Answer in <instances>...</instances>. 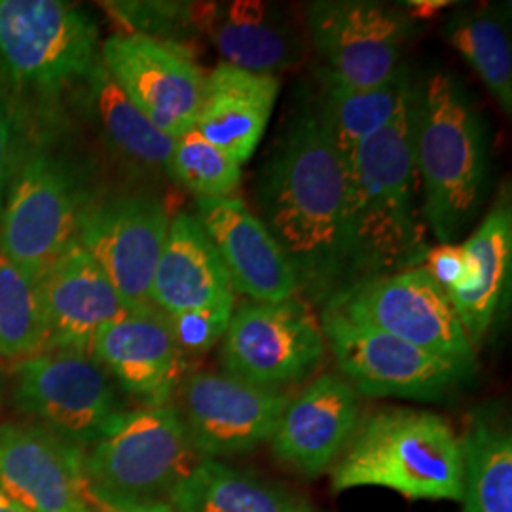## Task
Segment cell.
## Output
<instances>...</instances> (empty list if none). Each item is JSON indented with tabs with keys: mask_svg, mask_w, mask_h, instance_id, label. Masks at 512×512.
Returning <instances> with one entry per match:
<instances>
[{
	"mask_svg": "<svg viewBox=\"0 0 512 512\" xmlns=\"http://www.w3.org/2000/svg\"><path fill=\"white\" fill-rule=\"evenodd\" d=\"M262 224L293 266L298 293L327 306L355 285L346 169L306 93L260 173Z\"/></svg>",
	"mask_w": 512,
	"mask_h": 512,
	"instance_id": "obj_1",
	"label": "cell"
},
{
	"mask_svg": "<svg viewBox=\"0 0 512 512\" xmlns=\"http://www.w3.org/2000/svg\"><path fill=\"white\" fill-rule=\"evenodd\" d=\"M416 92L344 167L355 285L418 268L429 251L416 213Z\"/></svg>",
	"mask_w": 512,
	"mask_h": 512,
	"instance_id": "obj_2",
	"label": "cell"
},
{
	"mask_svg": "<svg viewBox=\"0 0 512 512\" xmlns=\"http://www.w3.org/2000/svg\"><path fill=\"white\" fill-rule=\"evenodd\" d=\"M416 165L423 220L439 243H454L484 200L488 131L452 73L435 71L416 92Z\"/></svg>",
	"mask_w": 512,
	"mask_h": 512,
	"instance_id": "obj_3",
	"label": "cell"
},
{
	"mask_svg": "<svg viewBox=\"0 0 512 512\" xmlns=\"http://www.w3.org/2000/svg\"><path fill=\"white\" fill-rule=\"evenodd\" d=\"M329 473L334 494L368 486L387 488L408 499L461 501V439L439 414L382 408L361 418Z\"/></svg>",
	"mask_w": 512,
	"mask_h": 512,
	"instance_id": "obj_4",
	"label": "cell"
},
{
	"mask_svg": "<svg viewBox=\"0 0 512 512\" xmlns=\"http://www.w3.org/2000/svg\"><path fill=\"white\" fill-rule=\"evenodd\" d=\"M177 406L118 414L84 454V475L101 511L167 503L202 461Z\"/></svg>",
	"mask_w": 512,
	"mask_h": 512,
	"instance_id": "obj_5",
	"label": "cell"
},
{
	"mask_svg": "<svg viewBox=\"0 0 512 512\" xmlns=\"http://www.w3.org/2000/svg\"><path fill=\"white\" fill-rule=\"evenodd\" d=\"M101 61L99 27L65 0H0V86L55 95Z\"/></svg>",
	"mask_w": 512,
	"mask_h": 512,
	"instance_id": "obj_6",
	"label": "cell"
},
{
	"mask_svg": "<svg viewBox=\"0 0 512 512\" xmlns=\"http://www.w3.org/2000/svg\"><path fill=\"white\" fill-rule=\"evenodd\" d=\"M93 196L76 165L52 148L23 156L0 213V253L37 279L65 255Z\"/></svg>",
	"mask_w": 512,
	"mask_h": 512,
	"instance_id": "obj_7",
	"label": "cell"
},
{
	"mask_svg": "<svg viewBox=\"0 0 512 512\" xmlns=\"http://www.w3.org/2000/svg\"><path fill=\"white\" fill-rule=\"evenodd\" d=\"M14 404L61 439L88 450L124 412L114 380L88 351L54 349L14 368Z\"/></svg>",
	"mask_w": 512,
	"mask_h": 512,
	"instance_id": "obj_8",
	"label": "cell"
},
{
	"mask_svg": "<svg viewBox=\"0 0 512 512\" xmlns=\"http://www.w3.org/2000/svg\"><path fill=\"white\" fill-rule=\"evenodd\" d=\"M321 327L344 380L365 397L439 401L475 374V365L416 348L325 308Z\"/></svg>",
	"mask_w": 512,
	"mask_h": 512,
	"instance_id": "obj_9",
	"label": "cell"
},
{
	"mask_svg": "<svg viewBox=\"0 0 512 512\" xmlns=\"http://www.w3.org/2000/svg\"><path fill=\"white\" fill-rule=\"evenodd\" d=\"M325 308L429 353L475 365L476 348L458 313L423 266L359 281Z\"/></svg>",
	"mask_w": 512,
	"mask_h": 512,
	"instance_id": "obj_10",
	"label": "cell"
},
{
	"mask_svg": "<svg viewBox=\"0 0 512 512\" xmlns=\"http://www.w3.org/2000/svg\"><path fill=\"white\" fill-rule=\"evenodd\" d=\"M327 340L321 321L300 298L251 302L232 313L220 365L243 382L281 389L306 380L321 365Z\"/></svg>",
	"mask_w": 512,
	"mask_h": 512,
	"instance_id": "obj_11",
	"label": "cell"
},
{
	"mask_svg": "<svg viewBox=\"0 0 512 512\" xmlns=\"http://www.w3.org/2000/svg\"><path fill=\"white\" fill-rule=\"evenodd\" d=\"M306 21L323 80L346 88H374L395 76L414 23L403 8L372 0L310 2Z\"/></svg>",
	"mask_w": 512,
	"mask_h": 512,
	"instance_id": "obj_12",
	"label": "cell"
},
{
	"mask_svg": "<svg viewBox=\"0 0 512 512\" xmlns=\"http://www.w3.org/2000/svg\"><path fill=\"white\" fill-rule=\"evenodd\" d=\"M169 220L164 203L150 194L92 198L80 217L76 245L109 277L129 310L150 304Z\"/></svg>",
	"mask_w": 512,
	"mask_h": 512,
	"instance_id": "obj_13",
	"label": "cell"
},
{
	"mask_svg": "<svg viewBox=\"0 0 512 512\" xmlns=\"http://www.w3.org/2000/svg\"><path fill=\"white\" fill-rule=\"evenodd\" d=\"M177 391L188 437L205 459L245 456L270 442L291 401L281 389L209 370L186 374Z\"/></svg>",
	"mask_w": 512,
	"mask_h": 512,
	"instance_id": "obj_14",
	"label": "cell"
},
{
	"mask_svg": "<svg viewBox=\"0 0 512 512\" xmlns=\"http://www.w3.org/2000/svg\"><path fill=\"white\" fill-rule=\"evenodd\" d=\"M101 61L131 103L169 137L177 139L196 126L205 74L190 52L118 33L101 44Z\"/></svg>",
	"mask_w": 512,
	"mask_h": 512,
	"instance_id": "obj_15",
	"label": "cell"
},
{
	"mask_svg": "<svg viewBox=\"0 0 512 512\" xmlns=\"http://www.w3.org/2000/svg\"><path fill=\"white\" fill-rule=\"evenodd\" d=\"M84 454L37 423H4L0 492L27 512H105L88 490Z\"/></svg>",
	"mask_w": 512,
	"mask_h": 512,
	"instance_id": "obj_16",
	"label": "cell"
},
{
	"mask_svg": "<svg viewBox=\"0 0 512 512\" xmlns=\"http://www.w3.org/2000/svg\"><path fill=\"white\" fill-rule=\"evenodd\" d=\"M92 355L141 406L171 403L186 376V359L169 319L152 304L131 308L99 330Z\"/></svg>",
	"mask_w": 512,
	"mask_h": 512,
	"instance_id": "obj_17",
	"label": "cell"
},
{
	"mask_svg": "<svg viewBox=\"0 0 512 512\" xmlns=\"http://www.w3.org/2000/svg\"><path fill=\"white\" fill-rule=\"evenodd\" d=\"M361 421V399L342 376L323 374L291 399L270 448L298 475L315 478L332 469Z\"/></svg>",
	"mask_w": 512,
	"mask_h": 512,
	"instance_id": "obj_18",
	"label": "cell"
},
{
	"mask_svg": "<svg viewBox=\"0 0 512 512\" xmlns=\"http://www.w3.org/2000/svg\"><path fill=\"white\" fill-rule=\"evenodd\" d=\"M196 219L213 241L238 293L266 304L298 293L291 262L262 220L239 198L196 200Z\"/></svg>",
	"mask_w": 512,
	"mask_h": 512,
	"instance_id": "obj_19",
	"label": "cell"
},
{
	"mask_svg": "<svg viewBox=\"0 0 512 512\" xmlns=\"http://www.w3.org/2000/svg\"><path fill=\"white\" fill-rule=\"evenodd\" d=\"M44 351L92 353L93 338L129 310L109 277L76 243L37 277Z\"/></svg>",
	"mask_w": 512,
	"mask_h": 512,
	"instance_id": "obj_20",
	"label": "cell"
},
{
	"mask_svg": "<svg viewBox=\"0 0 512 512\" xmlns=\"http://www.w3.org/2000/svg\"><path fill=\"white\" fill-rule=\"evenodd\" d=\"M279 93L270 74L247 73L220 63L205 76L196 126L203 137L243 165L268 128Z\"/></svg>",
	"mask_w": 512,
	"mask_h": 512,
	"instance_id": "obj_21",
	"label": "cell"
},
{
	"mask_svg": "<svg viewBox=\"0 0 512 512\" xmlns=\"http://www.w3.org/2000/svg\"><path fill=\"white\" fill-rule=\"evenodd\" d=\"M234 287L200 220L177 213L169 220L164 249L150 287V304L165 315L232 300Z\"/></svg>",
	"mask_w": 512,
	"mask_h": 512,
	"instance_id": "obj_22",
	"label": "cell"
},
{
	"mask_svg": "<svg viewBox=\"0 0 512 512\" xmlns=\"http://www.w3.org/2000/svg\"><path fill=\"white\" fill-rule=\"evenodd\" d=\"M467 272L463 281L446 296L473 346H480L505 310L511 291L512 209L507 198L478 224L463 243Z\"/></svg>",
	"mask_w": 512,
	"mask_h": 512,
	"instance_id": "obj_23",
	"label": "cell"
},
{
	"mask_svg": "<svg viewBox=\"0 0 512 512\" xmlns=\"http://www.w3.org/2000/svg\"><path fill=\"white\" fill-rule=\"evenodd\" d=\"M205 37L222 63L247 73L275 76L298 65L306 52L298 29L281 10L256 0L213 2Z\"/></svg>",
	"mask_w": 512,
	"mask_h": 512,
	"instance_id": "obj_24",
	"label": "cell"
},
{
	"mask_svg": "<svg viewBox=\"0 0 512 512\" xmlns=\"http://www.w3.org/2000/svg\"><path fill=\"white\" fill-rule=\"evenodd\" d=\"M167 505L175 512H319L279 484L205 458L173 490Z\"/></svg>",
	"mask_w": 512,
	"mask_h": 512,
	"instance_id": "obj_25",
	"label": "cell"
},
{
	"mask_svg": "<svg viewBox=\"0 0 512 512\" xmlns=\"http://www.w3.org/2000/svg\"><path fill=\"white\" fill-rule=\"evenodd\" d=\"M82 88L107 145L120 158L145 169L167 171L175 139L156 128L139 107L131 103L128 95L112 80L103 61H99L82 82Z\"/></svg>",
	"mask_w": 512,
	"mask_h": 512,
	"instance_id": "obj_26",
	"label": "cell"
},
{
	"mask_svg": "<svg viewBox=\"0 0 512 512\" xmlns=\"http://www.w3.org/2000/svg\"><path fill=\"white\" fill-rule=\"evenodd\" d=\"M317 107L330 141L344 167L370 135L395 116L404 97L414 90L410 71L401 67L395 76L374 88H346L321 78Z\"/></svg>",
	"mask_w": 512,
	"mask_h": 512,
	"instance_id": "obj_27",
	"label": "cell"
},
{
	"mask_svg": "<svg viewBox=\"0 0 512 512\" xmlns=\"http://www.w3.org/2000/svg\"><path fill=\"white\" fill-rule=\"evenodd\" d=\"M463 512H512V437L494 412H475L459 435Z\"/></svg>",
	"mask_w": 512,
	"mask_h": 512,
	"instance_id": "obj_28",
	"label": "cell"
},
{
	"mask_svg": "<svg viewBox=\"0 0 512 512\" xmlns=\"http://www.w3.org/2000/svg\"><path fill=\"white\" fill-rule=\"evenodd\" d=\"M446 42L475 71L505 114L512 112V48L509 25L494 8H463L444 25Z\"/></svg>",
	"mask_w": 512,
	"mask_h": 512,
	"instance_id": "obj_29",
	"label": "cell"
},
{
	"mask_svg": "<svg viewBox=\"0 0 512 512\" xmlns=\"http://www.w3.org/2000/svg\"><path fill=\"white\" fill-rule=\"evenodd\" d=\"M44 340L37 279L0 253V357H33Z\"/></svg>",
	"mask_w": 512,
	"mask_h": 512,
	"instance_id": "obj_30",
	"label": "cell"
},
{
	"mask_svg": "<svg viewBox=\"0 0 512 512\" xmlns=\"http://www.w3.org/2000/svg\"><path fill=\"white\" fill-rule=\"evenodd\" d=\"M167 173L202 198H232L241 183V165L211 145L196 128L175 139Z\"/></svg>",
	"mask_w": 512,
	"mask_h": 512,
	"instance_id": "obj_31",
	"label": "cell"
},
{
	"mask_svg": "<svg viewBox=\"0 0 512 512\" xmlns=\"http://www.w3.org/2000/svg\"><path fill=\"white\" fill-rule=\"evenodd\" d=\"M110 16L128 35L154 38L188 52V42L205 35L213 2H107Z\"/></svg>",
	"mask_w": 512,
	"mask_h": 512,
	"instance_id": "obj_32",
	"label": "cell"
},
{
	"mask_svg": "<svg viewBox=\"0 0 512 512\" xmlns=\"http://www.w3.org/2000/svg\"><path fill=\"white\" fill-rule=\"evenodd\" d=\"M234 313V298L200 310L167 315L179 348L186 353H205L224 338Z\"/></svg>",
	"mask_w": 512,
	"mask_h": 512,
	"instance_id": "obj_33",
	"label": "cell"
},
{
	"mask_svg": "<svg viewBox=\"0 0 512 512\" xmlns=\"http://www.w3.org/2000/svg\"><path fill=\"white\" fill-rule=\"evenodd\" d=\"M425 264L427 274L435 279L444 293H448L463 281L467 272V255L463 245L440 243L427 251Z\"/></svg>",
	"mask_w": 512,
	"mask_h": 512,
	"instance_id": "obj_34",
	"label": "cell"
},
{
	"mask_svg": "<svg viewBox=\"0 0 512 512\" xmlns=\"http://www.w3.org/2000/svg\"><path fill=\"white\" fill-rule=\"evenodd\" d=\"M14 107L0 86V205L4 202L6 190L18 167L16 152V116Z\"/></svg>",
	"mask_w": 512,
	"mask_h": 512,
	"instance_id": "obj_35",
	"label": "cell"
},
{
	"mask_svg": "<svg viewBox=\"0 0 512 512\" xmlns=\"http://www.w3.org/2000/svg\"><path fill=\"white\" fill-rule=\"evenodd\" d=\"M454 2H448V0H414V2H404V12L408 14V18L414 21V18L429 19L433 18L437 12H440L442 8L450 6Z\"/></svg>",
	"mask_w": 512,
	"mask_h": 512,
	"instance_id": "obj_36",
	"label": "cell"
},
{
	"mask_svg": "<svg viewBox=\"0 0 512 512\" xmlns=\"http://www.w3.org/2000/svg\"><path fill=\"white\" fill-rule=\"evenodd\" d=\"M105 512H175L167 503H150V505H137L128 509H116V511Z\"/></svg>",
	"mask_w": 512,
	"mask_h": 512,
	"instance_id": "obj_37",
	"label": "cell"
},
{
	"mask_svg": "<svg viewBox=\"0 0 512 512\" xmlns=\"http://www.w3.org/2000/svg\"><path fill=\"white\" fill-rule=\"evenodd\" d=\"M0 512H27L23 507H19L16 501H12L6 494L0 492Z\"/></svg>",
	"mask_w": 512,
	"mask_h": 512,
	"instance_id": "obj_38",
	"label": "cell"
}]
</instances>
